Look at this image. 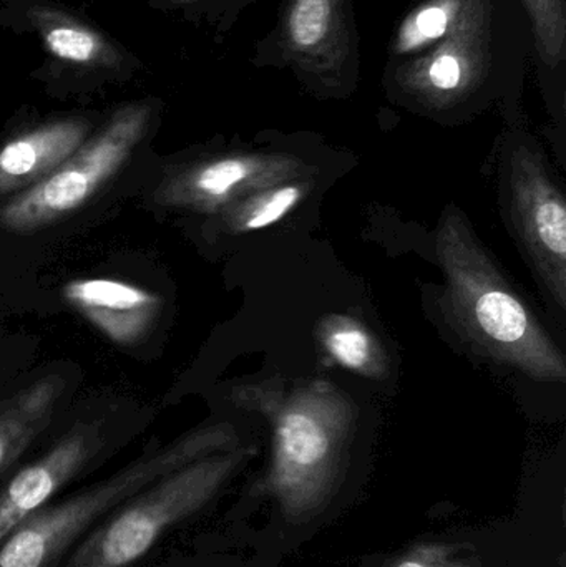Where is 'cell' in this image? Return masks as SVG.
Segmentation results:
<instances>
[{
	"mask_svg": "<svg viewBox=\"0 0 566 567\" xmlns=\"http://www.w3.org/2000/svg\"><path fill=\"white\" fill-rule=\"evenodd\" d=\"M233 402L271 423L266 493L289 519H308L331 498L348 458L358 406L328 380L235 386Z\"/></svg>",
	"mask_w": 566,
	"mask_h": 567,
	"instance_id": "6da1fadb",
	"label": "cell"
},
{
	"mask_svg": "<svg viewBox=\"0 0 566 567\" xmlns=\"http://www.w3.org/2000/svg\"><path fill=\"white\" fill-rule=\"evenodd\" d=\"M438 256L444 269L449 313L475 347L538 382L565 383L560 347L455 208L445 209L439 225Z\"/></svg>",
	"mask_w": 566,
	"mask_h": 567,
	"instance_id": "7a4b0ae2",
	"label": "cell"
},
{
	"mask_svg": "<svg viewBox=\"0 0 566 567\" xmlns=\"http://www.w3.org/2000/svg\"><path fill=\"white\" fill-rule=\"evenodd\" d=\"M238 446L229 423L193 430L136 456L105 478L62 493L0 543V567H60L76 545L125 499L162 476Z\"/></svg>",
	"mask_w": 566,
	"mask_h": 567,
	"instance_id": "3957f363",
	"label": "cell"
},
{
	"mask_svg": "<svg viewBox=\"0 0 566 567\" xmlns=\"http://www.w3.org/2000/svg\"><path fill=\"white\" fill-rule=\"evenodd\" d=\"M255 449L226 450L150 483L103 518L60 567H140L176 529L199 515Z\"/></svg>",
	"mask_w": 566,
	"mask_h": 567,
	"instance_id": "277c9868",
	"label": "cell"
},
{
	"mask_svg": "<svg viewBox=\"0 0 566 567\" xmlns=\"http://www.w3.org/2000/svg\"><path fill=\"white\" fill-rule=\"evenodd\" d=\"M155 110L152 99L120 105L59 168L0 208V226L33 233L83 208L143 142Z\"/></svg>",
	"mask_w": 566,
	"mask_h": 567,
	"instance_id": "5b68a950",
	"label": "cell"
},
{
	"mask_svg": "<svg viewBox=\"0 0 566 567\" xmlns=\"http://www.w3.org/2000/svg\"><path fill=\"white\" fill-rule=\"evenodd\" d=\"M0 25L39 40L45 59L32 76L56 92L125 83L145 69L102 27L55 0H0Z\"/></svg>",
	"mask_w": 566,
	"mask_h": 567,
	"instance_id": "8992f818",
	"label": "cell"
},
{
	"mask_svg": "<svg viewBox=\"0 0 566 567\" xmlns=\"http://www.w3.org/2000/svg\"><path fill=\"white\" fill-rule=\"evenodd\" d=\"M126 433L106 419H80L42 453L25 458L0 483V543L70 486L96 472Z\"/></svg>",
	"mask_w": 566,
	"mask_h": 567,
	"instance_id": "52a82bcc",
	"label": "cell"
},
{
	"mask_svg": "<svg viewBox=\"0 0 566 567\" xmlns=\"http://www.w3.org/2000/svg\"><path fill=\"white\" fill-rule=\"evenodd\" d=\"M508 195L518 238L545 289L566 309V205L544 158L518 146L508 165Z\"/></svg>",
	"mask_w": 566,
	"mask_h": 567,
	"instance_id": "ba28073f",
	"label": "cell"
},
{
	"mask_svg": "<svg viewBox=\"0 0 566 567\" xmlns=\"http://www.w3.org/2000/svg\"><path fill=\"white\" fill-rule=\"evenodd\" d=\"M312 175L311 166L288 153H231L179 169L156 189L155 199L169 208L219 215L258 189Z\"/></svg>",
	"mask_w": 566,
	"mask_h": 567,
	"instance_id": "9c48e42d",
	"label": "cell"
},
{
	"mask_svg": "<svg viewBox=\"0 0 566 567\" xmlns=\"http://www.w3.org/2000/svg\"><path fill=\"white\" fill-rule=\"evenodd\" d=\"M92 128L86 116H55L7 140L0 146V195L42 182L89 140Z\"/></svg>",
	"mask_w": 566,
	"mask_h": 567,
	"instance_id": "30bf717a",
	"label": "cell"
},
{
	"mask_svg": "<svg viewBox=\"0 0 566 567\" xmlns=\"http://www.w3.org/2000/svg\"><path fill=\"white\" fill-rule=\"evenodd\" d=\"M66 302L119 346H133L155 326L162 297L115 279H79L63 289Z\"/></svg>",
	"mask_w": 566,
	"mask_h": 567,
	"instance_id": "8fae6325",
	"label": "cell"
},
{
	"mask_svg": "<svg viewBox=\"0 0 566 567\" xmlns=\"http://www.w3.org/2000/svg\"><path fill=\"white\" fill-rule=\"evenodd\" d=\"M65 386L62 377H43L0 402V483L49 432Z\"/></svg>",
	"mask_w": 566,
	"mask_h": 567,
	"instance_id": "7c38bea8",
	"label": "cell"
},
{
	"mask_svg": "<svg viewBox=\"0 0 566 567\" xmlns=\"http://www.w3.org/2000/svg\"><path fill=\"white\" fill-rule=\"evenodd\" d=\"M319 346L331 362L368 379H384L389 359L378 337L361 320L342 313L322 317L316 329Z\"/></svg>",
	"mask_w": 566,
	"mask_h": 567,
	"instance_id": "4fadbf2b",
	"label": "cell"
},
{
	"mask_svg": "<svg viewBox=\"0 0 566 567\" xmlns=\"http://www.w3.org/2000/svg\"><path fill=\"white\" fill-rule=\"evenodd\" d=\"M312 176L258 189L219 213V228L228 235H246L285 219L312 192Z\"/></svg>",
	"mask_w": 566,
	"mask_h": 567,
	"instance_id": "5bb4252c",
	"label": "cell"
},
{
	"mask_svg": "<svg viewBox=\"0 0 566 567\" xmlns=\"http://www.w3.org/2000/svg\"><path fill=\"white\" fill-rule=\"evenodd\" d=\"M335 0H292L288 16L289 40L296 50L312 52L331 35Z\"/></svg>",
	"mask_w": 566,
	"mask_h": 567,
	"instance_id": "9a60e30c",
	"label": "cell"
},
{
	"mask_svg": "<svg viewBox=\"0 0 566 567\" xmlns=\"http://www.w3.org/2000/svg\"><path fill=\"white\" fill-rule=\"evenodd\" d=\"M459 0H439L428 3L402 27L398 52H415L418 49L447 35L449 27L457 17Z\"/></svg>",
	"mask_w": 566,
	"mask_h": 567,
	"instance_id": "2e32d148",
	"label": "cell"
},
{
	"mask_svg": "<svg viewBox=\"0 0 566 567\" xmlns=\"http://www.w3.org/2000/svg\"><path fill=\"white\" fill-rule=\"evenodd\" d=\"M395 567H469L462 563L452 561L447 551L439 546H422L398 563Z\"/></svg>",
	"mask_w": 566,
	"mask_h": 567,
	"instance_id": "e0dca14e",
	"label": "cell"
}]
</instances>
